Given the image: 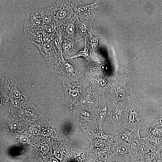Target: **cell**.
<instances>
[{
    "mask_svg": "<svg viewBox=\"0 0 162 162\" xmlns=\"http://www.w3.org/2000/svg\"><path fill=\"white\" fill-rule=\"evenodd\" d=\"M107 1H96L90 4L79 6L75 11V17L91 26L93 20L104 9Z\"/></svg>",
    "mask_w": 162,
    "mask_h": 162,
    "instance_id": "6da1fadb",
    "label": "cell"
},
{
    "mask_svg": "<svg viewBox=\"0 0 162 162\" xmlns=\"http://www.w3.org/2000/svg\"><path fill=\"white\" fill-rule=\"evenodd\" d=\"M116 149L117 155L124 157L125 159L130 157L131 145L125 142H119Z\"/></svg>",
    "mask_w": 162,
    "mask_h": 162,
    "instance_id": "7a4b0ae2",
    "label": "cell"
},
{
    "mask_svg": "<svg viewBox=\"0 0 162 162\" xmlns=\"http://www.w3.org/2000/svg\"><path fill=\"white\" fill-rule=\"evenodd\" d=\"M57 10L58 11H56V13L55 14V19L59 21H63L67 20L69 13L66 9L63 8Z\"/></svg>",
    "mask_w": 162,
    "mask_h": 162,
    "instance_id": "3957f363",
    "label": "cell"
},
{
    "mask_svg": "<svg viewBox=\"0 0 162 162\" xmlns=\"http://www.w3.org/2000/svg\"><path fill=\"white\" fill-rule=\"evenodd\" d=\"M158 156L156 153L151 152L144 155H143L140 160V162H156Z\"/></svg>",
    "mask_w": 162,
    "mask_h": 162,
    "instance_id": "277c9868",
    "label": "cell"
},
{
    "mask_svg": "<svg viewBox=\"0 0 162 162\" xmlns=\"http://www.w3.org/2000/svg\"><path fill=\"white\" fill-rule=\"evenodd\" d=\"M106 114V110L105 109L100 110L98 114V118L100 122V126L101 127L102 123L104 120Z\"/></svg>",
    "mask_w": 162,
    "mask_h": 162,
    "instance_id": "5b68a950",
    "label": "cell"
},
{
    "mask_svg": "<svg viewBox=\"0 0 162 162\" xmlns=\"http://www.w3.org/2000/svg\"><path fill=\"white\" fill-rule=\"evenodd\" d=\"M65 29L66 30V32L67 34L70 35L74 32V27L73 24L69 23L66 27Z\"/></svg>",
    "mask_w": 162,
    "mask_h": 162,
    "instance_id": "8992f818",
    "label": "cell"
},
{
    "mask_svg": "<svg viewBox=\"0 0 162 162\" xmlns=\"http://www.w3.org/2000/svg\"><path fill=\"white\" fill-rule=\"evenodd\" d=\"M124 96V93L123 89H120L118 91L117 94V97L118 100H123Z\"/></svg>",
    "mask_w": 162,
    "mask_h": 162,
    "instance_id": "52a82bcc",
    "label": "cell"
},
{
    "mask_svg": "<svg viewBox=\"0 0 162 162\" xmlns=\"http://www.w3.org/2000/svg\"><path fill=\"white\" fill-rule=\"evenodd\" d=\"M109 162H127L126 160H123L117 156H114L110 159Z\"/></svg>",
    "mask_w": 162,
    "mask_h": 162,
    "instance_id": "ba28073f",
    "label": "cell"
},
{
    "mask_svg": "<svg viewBox=\"0 0 162 162\" xmlns=\"http://www.w3.org/2000/svg\"><path fill=\"white\" fill-rule=\"evenodd\" d=\"M87 49L86 47V46L84 49L83 51H80V52L78 53L76 55L73 56V57L75 58L80 56H84L87 54Z\"/></svg>",
    "mask_w": 162,
    "mask_h": 162,
    "instance_id": "9c48e42d",
    "label": "cell"
},
{
    "mask_svg": "<svg viewBox=\"0 0 162 162\" xmlns=\"http://www.w3.org/2000/svg\"><path fill=\"white\" fill-rule=\"evenodd\" d=\"M106 80L104 78L100 79L97 81L98 84L102 86H105L106 84Z\"/></svg>",
    "mask_w": 162,
    "mask_h": 162,
    "instance_id": "30bf717a",
    "label": "cell"
},
{
    "mask_svg": "<svg viewBox=\"0 0 162 162\" xmlns=\"http://www.w3.org/2000/svg\"><path fill=\"white\" fill-rule=\"evenodd\" d=\"M54 154L56 158L61 160L62 158V154L61 151L59 150H56L54 152Z\"/></svg>",
    "mask_w": 162,
    "mask_h": 162,
    "instance_id": "8fae6325",
    "label": "cell"
},
{
    "mask_svg": "<svg viewBox=\"0 0 162 162\" xmlns=\"http://www.w3.org/2000/svg\"><path fill=\"white\" fill-rule=\"evenodd\" d=\"M41 148L42 151L44 153L47 152L49 149L48 146L46 144L41 145Z\"/></svg>",
    "mask_w": 162,
    "mask_h": 162,
    "instance_id": "7c38bea8",
    "label": "cell"
},
{
    "mask_svg": "<svg viewBox=\"0 0 162 162\" xmlns=\"http://www.w3.org/2000/svg\"><path fill=\"white\" fill-rule=\"evenodd\" d=\"M52 130L50 128H47L44 130L42 132V134L45 135H49L52 134Z\"/></svg>",
    "mask_w": 162,
    "mask_h": 162,
    "instance_id": "4fadbf2b",
    "label": "cell"
},
{
    "mask_svg": "<svg viewBox=\"0 0 162 162\" xmlns=\"http://www.w3.org/2000/svg\"><path fill=\"white\" fill-rule=\"evenodd\" d=\"M30 132L33 134H37L38 133V129L34 127H31L30 129Z\"/></svg>",
    "mask_w": 162,
    "mask_h": 162,
    "instance_id": "5bb4252c",
    "label": "cell"
},
{
    "mask_svg": "<svg viewBox=\"0 0 162 162\" xmlns=\"http://www.w3.org/2000/svg\"><path fill=\"white\" fill-rule=\"evenodd\" d=\"M161 142V140L160 138L159 137H155L153 139V142L156 145H158L160 144Z\"/></svg>",
    "mask_w": 162,
    "mask_h": 162,
    "instance_id": "9a60e30c",
    "label": "cell"
},
{
    "mask_svg": "<svg viewBox=\"0 0 162 162\" xmlns=\"http://www.w3.org/2000/svg\"><path fill=\"white\" fill-rule=\"evenodd\" d=\"M126 161L127 162H140L137 159L130 157L126 159Z\"/></svg>",
    "mask_w": 162,
    "mask_h": 162,
    "instance_id": "2e32d148",
    "label": "cell"
},
{
    "mask_svg": "<svg viewBox=\"0 0 162 162\" xmlns=\"http://www.w3.org/2000/svg\"><path fill=\"white\" fill-rule=\"evenodd\" d=\"M20 139L21 141L23 143H26L28 141V140L27 137L24 135H22L20 136Z\"/></svg>",
    "mask_w": 162,
    "mask_h": 162,
    "instance_id": "e0dca14e",
    "label": "cell"
},
{
    "mask_svg": "<svg viewBox=\"0 0 162 162\" xmlns=\"http://www.w3.org/2000/svg\"><path fill=\"white\" fill-rule=\"evenodd\" d=\"M108 149V148L107 147H104L100 148L98 149V151L101 152H107Z\"/></svg>",
    "mask_w": 162,
    "mask_h": 162,
    "instance_id": "ac0fdd59",
    "label": "cell"
},
{
    "mask_svg": "<svg viewBox=\"0 0 162 162\" xmlns=\"http://www.w3.org/2000/svg\"><path fill=\"white\" fill-rule=\"evenodd\" d=\"M17 126V123L16 122H14L11 124L10 126V128L12 129H15L16 128Z\"/></svg>",
    "mask_w": 162,
    "mask_h": 162,
    "instance_id": "d6986e66",
    "label": "cell"
},
{
    "mask_svg": "<svg viewBox=\"0 0 162 162\" xmlns=\"http://www.w3.org/2000/svg\"><path fill=\"white\" fill-rule=\"evenodd\" d=\"M78 92L76 91H73V92H71V95L73 97H76L78 95Z\"/></svg>",
    "mask_w": 162,
    "mask_h": 162,
    "instance_id": "ffe728a7",
    "label": "cell"
},
{
    "mask_svg": "<svg viewBox=\"0 0 162 162\" xmlns=\"http://www.w3.org/2000/svg\"><path fill=\"white\" fill-rule=\"evenodd\" d=\"M51 162H58V161L55 158H52L51 159Z\"/></svg>",
    "mask_w": 162,
    "mask_h": 162,
    "instance_id": "44dd1931",
    "label": "cell"
},
{
    "mask_svg": "<svg viewBox=\"0 0 162 162\" xmlns=\"http://www.w3.org/2000/svg\"><path fill=\"white\" fill-rule=\"evenodd\" d=\"M156 162H162V159H158Z\"/></svg>",
    "mask_w": 162,
    "mask_h": 162,
    "instance_id": "7402d4cb",
    "label": "cell"
}]
</instances>
